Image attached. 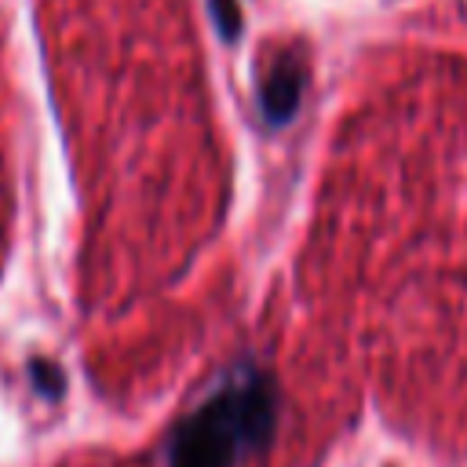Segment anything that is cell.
I'll return each instance as SVG.
<instances>
[{"mask_svg": "<svg viewBox=\"0 0 467 467\" xmlns=\"http://www.w3.org/2000/svg\"><path fill=\"white\" fill-rule=\"evenodd\" d=\"M277 420V398L255 365L230 368L219 387L164 441V467H241L259 452Z\"/></svg>", "mask_w": 467, "mask_h": 467, "instance_id": "obj_1", "label": "cell"}, {"mask_svg": "<svg viewBox=\"0 0 467 467\" xmlns=\"http://www.w3.org/2000/svg\"><path fill=\"white\" fill-rule=\"evenodd\" d=\"M299 84H303V73H299L296 62H281V66L263 80L259 99H263V109H266L270 120H285V117L296 109V102H299Z\"/></svg>", "mask_w": 467, "mask_h": 467, "instance_id": "obj_2", "label": "cell"}]
</instances>
